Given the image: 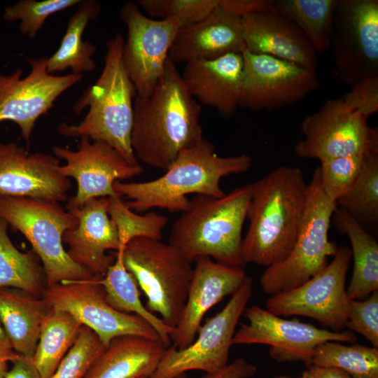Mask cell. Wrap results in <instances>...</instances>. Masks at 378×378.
<instances>
[{
	"mask_svg": "<svg viewBox=\"0 0 378 378\" xmlns=\"http://www.w3.org/2000/svg\"><path fill=\"white\" fill-rule=\"evenodd\" d=\"M201 106L169 58L151 93L136 95L131 144L137 160L166 171L179 153L203 138Z\"/></svg>",
	"mask_w": 378,
	"mask_h": 378,
	"instance_id": "obj_1",
	"label": "cell"
},
{
	"mask_svg": "<svg viewBox=\"0 0 378 378\" xmlns=\"http://www.w3.org/2000/svg\"><path fill=\"white\" fill-rule=\"evenodd\" d=\"M307 185L300 167L286 165L252 183L249 224L242 243L245 265L267 267L288 256L304 216Z\"/></svg>",
	"mask_w": 378,
	"mask_h": 378,
	"instance_id": "obj_2",
	"label": "cell"
},
{
	"mask_svg": "<svg viewBox=\"0 0 378 378\" xmlns=\"http://www.w3.org/2000/svg\"><path fill=\"white\" fill-rule=\"evenodd\" d=\"M252 158L243 153L222 157L214 144L203 139L181 151L160 177L144 182L117 181L113 188L127 200V206L138 213L159 208L170 212H183L190 202V194L221 197L225 195L220 180L231 174L247 172Z\"/></svg>",
	"mask_w": 378,
	"mask_h": 378,
	"instance_id": "obj_3",
	"label": "cell"
},
{
	"mask_svg": "<svg viewBox=\"0 0 378 378\" xmlns=\"http://www.w3.org/2000/svg\"><path fill=\"white\" fill-rule=\"evenodd\" d=\"M124 42L120 34L106 42L99 78L84 90L73 107L77 115L88 107L87 114L77 125L59 123L57 132L68 138L88 137L105 142L127 162L136 164L139 162L131 144L136 91L123 64Z\"/></svg>",
	"mask_w": 378,
	"mask_h": 378,
	"instance_id": "obj_4",
	"label": "cell"
},
{
	"mask_svg": "<svg viewBox=\"0 0 378 378\" xmlns=\"http://www.w3.org/2000/svg\"><path fill=\"white\" fill-rule=\"evenodd\" d=\"M252 183L221 197L197 195L172 226L169 244L190 262L206 256L242 269V230L247 218Z\"/></svg>",
	"mask_w": 378,
	"mask_h": 378,
	"instance_id": "obj_5",
	"label": "cell"
},
{
	"mask_svg": "<svg viewBox=\"0 0 378 378\" xmlns=\"http://www.w3.org/2000/svg\"><path fill=\"white\" fill-rule=\"evenodd\" d=\"M0 217L20 231L42 262L47 286L94 276L74 262L63 247V236L78 225L76 217L59 202L0 196Z\"/></svg>",
	"mask_w": 378,
	"mask_h": 378,
	"instance_id": "obj_6",
	"label": "cell"
},
{
	"mask_svg": "<svg viewBox=\"0 0 378 378\" xmlns=\"http://www.w3.org/2000/svg\"><path fill=\"white\" fill-rule=\"evenodd\" d=\"M337 203L324 193L318 167L307 185L304 216L295 244L281 262L267 267L260 277L262 290L270 295L295 288L328 264L339 247L329 240L328 231Z\"/></svg>",
	"mask_w": 378,
	"mask_h": 378,
	"instance_id": "obj_7",
	"label": "cell"
},
{
	"mask_svg": "<svg viewBox=\"0 0 378 378\" xmlns=\"http://www.w3.org/2000/svg\"><path fill=\"white\" fill-rule=\"evenodd\" d=\"M125 268L145 294L146 308L176 328L192 275V262L169 243L135 238L122 251Z\"/></svg>",
	"mask_w": 378,
	"mask_h": 378,
	"instance_id": "obj_8",
	"label": "cell"
},
{
	"mask_svg": "<svg viewBox=\"0 0 378 378\" xmlns=\"http://www.w3.org/2000/svg\"><path fill=\"white\" fill-rule=\"evenodd\" d=\"M368 118L349 108L342 98L329 99L301 122L303 138L294 146L295 155L320 162L339 157L378 153V130Z\"/></svg>",
	"mask_w": 378,
	"mask_h": 378,
	"instance_id": "obj_9",
	"label": "cell"
},
{
	"mask_svg": "<svg viewBox=\"0 0 378 378\" xmlns=\"http://www.w3.org/2000/svg\"><path fill=\"white\" fill-rule=\"evenodd\" d=\"M253 290V279L246 276L224 308L200 327L193 342L182 349H166L155 372L150 378H173L190 370L206 374L227 366L235 328L246 310Z\"/></svg>",
	"mask_w": 378,
	"mask_h": 378,
	"instance_id": "obj_10",
	"label": "cell"
},
{
	"mask_svg": "<svg viewBox=\"0 0 378 378\" xmlns=\"http://www.w3.org/2000/svg\"><path fill=\"white\" fill-rule=\"evenodd\" d=\"M330 46L334 75L342 83L378 76V1L338 0Z\"/></svg>",
	"mask_w": 378,
	"mask_h": 378,
	"instance_id": "obj_11",
	"label": "cell"
},
{
	"mask_svg": "<svg viewBox=\"0 0 378 378\" xmlns=\"http://www.w3.org/2000/svg\"><path fill=\"white\" fill-rule=\"evenodd\" d=\"M351 257L350 248H338L325 268L302 284L272 295L265 309L279 316L309 317L340 332L346 327L348 317L345 284Z\"/></svg>",
	"mask_w": 378,
	"mask_h": 378,
	"instance_id": "obj_12",
	"label": "cell"
},
{
	"mask_svg": "<svg viewBox=\"0 0 378 378\" xmlns=\"http://www.w3.org/2000/svg\"><path fill=\"white\" fill-rule=\"evenodd\" d=\"M97 279L47 286L43 298L52 308L69 313L94 331L106 347L113 338L127 335L161 341L156 331L141 317L113 308Z\"/></svg>",
	"mask_w": 378,
	"mask_h": 378,
	"instance_id": "obj_13",
	"label": "cell"
},
{
	"mask_svg": "<svg viewBox=\"0 0 378 378\" xmlns=\"http://www.w3.org/2000/svg\"><path fill=\"white\" fill-rule=\"evenodd\" d=\"M120 17L127 30L122 52L125 68L136 95L147 96L164 73L181 24L174 20L150 18L133 2L123 5Z\"/></svg>",
	"mask_w": 378,
	"mask_h": 378,
	"instance_id": "obj_14",
	"label": "cell"
},
{
	"mask_svg": "<svg viewBox=\"0 0 378 378\" xmlns=\"http://www.w3.org/2000/svg\"><path fill=\"white\" fill-rule=\"evenodd\" d=\"M27 60L31 69L25 77L21 69L10 74H0V122H15L29 144L38 119L52 108L62 94L80 82L83 76L50 74L47 57Z\"/></svg>",
	"mask_w": 378,
	"mask_h": 378,
	"instance_id": "obj_15",
	"label": "cell"
},
{
	"mask_svg": "<svg viewBox=\"0 0 378 378\" xmlns=\"http://www.w3.org/2000/svg\"><path fill=\"white\" fill-rule=\"evenodd\" d=\"M247 323H241L232 344H262L270 346V355L279 362L303 361L311 365L315 349L328 342H355L351 331L318 328L298 320H287L259 306L246 309Z\"/></svg>",
	"mask_w": 378,
	"mask_h": 378,
	"instance_id": "obj_16",
	"label": "cell"
},
{
	"mask_svg": "<svg viewBox=\"0 0 378 378\" xmlns=\"http://www.w3.org/2000/svg\"><path fill=\"white\" fill-rule=\"evenodd\" d=\"M240 107L272 110L293 105L320 88L316 70L244 50Z\"/></svg>",
	"mask_w": 378,
	"mask_h": 378,
	"instance_id": "obj_17",
	"label": "cell"
},
{
	"mask_svg": "<svg viewBox=\"0 0 378 378\" xmlns=\"http://www.w3.org/2000/svg\"><path fill=\"white\" fill-rule=\"evenodd\" d=\"M79 139L76 150L57 146L52 148L53 155L66 162L60 165V173L77 183L76 193L68 200L66 210L80 207L93 198L118 195L113 188L117 181L130 179L144 172L139 163H130L108 144L88 137Z\"/></svg>",
	"mask_w": 378,
	"mask_h": 378,
	"instance_id": "obj_18",
	"label": "cell"
},
{
	"mask_svg": "<svg viewBox=\"0 0 378 378\" xmlns=\"http://www.w3.org/2000/svg\"><path fill=\"white\" fill-rule=\"evenodd\" d=\"M60 165L54 155L0 142V196L66 201L71 183L60 173Z\"/></svg>",
	"mask_w": 378,
	"mask_h": 378,
	"instance_id": "obj_19",
	"label": "cell"
},
{
	"mask_svg": "<svg viewBox=\"0 0 378 378\" xmlns=\"http://www.w3.org/2000/svg\"><path fill=\"white\" fill-rule=\"evenodd\" d=\"M172 346L182 349L195 340L206 313L227 295H233L246 275L242 269L218 263L206 256L197 258Z\"/></svg>",
	"mask_w": 378,
	"mask_h": 378,
	"instance_id": "obj_20",
	"label": "cell"
},
{
	"mask_svg": "<svg viewBox=\"0 0 378 378\" xmlns=\"http://www.w3.org/2000/svg\"><path fill=\"white\" fill-rule=\"evenodd\" d=\"M108 197H97L68 210L76 217L78 225L63 236L71 259L99 279L115 260L106 252L120 249L118 229L108 215Z\"/></svg>",
	"mask_w": 378,
	"mask_h": 378,
	"instance_id": "obj_21",
	"label": "cell"
},
{
	"mask_svg": "<svg viewBox=\"0 0 378 378\" xmlns=\"http://www.w3.org/2000/svg\"><path fill=\"white\" fill-rule=\"evenodd\" d=\"M246 49L241 19L219 7L202 20L181 27L169 58L175 64L214 59Z\"/></svg>",
	"mask_w": 378,
	"mask_h": 378,
	"instance_id": "obj_22",
	"label": "cell"
},
{
	"mask_svg": "<svg viewBox=\"0 0 378 378\" xmlns=\"http://www.w3.org/2000/svg\"><path fill=\"white\" fill-rule=\"evenodd\" d=\"M241 22L246 50L316 70L318 53L302 31L274 8L245 16Z\"/></svg>",
	"mask_w": 378,
	"mask_h": 378,
	"instance_id": "obj_23",
	"label": "cell"
},
{
	"mask_svg": "<svg viewBox=\"0 0 378 378\" xmlns=\"http://www.w3.org/2000/svg\"><path fill=\"white\" fill-rule=\"evenodd\" d=\"M244 62L241 53H229L186 64L184 83L191 95L204 105L230 117L240 107Z\"/></svg>",
	"mask_w": 378,
	"mask_h": 378,
	"instance_id": "obj_24",
	"label": "cell"
},
{
	"mask_svg": "<svg viewBox=\"0 0 378 378\" xmlns=\"http://www.w3.org/2000/svg\"><path fill=\"white\" fill-rule=\"evenodd\" d=\"M167 347L160 340L127 335L113 338L83 378H150Z\"/></svg>",
	"mask_w": 378,
	"mask_h": 378,
	"instance_id": "obj_25",
	"label": "cell"
},
{
	"mask_svg": "<svg viewBox=\"0 0 378 378\" xmlns=\"http://www.w3.org/2000/svg\"><path fill=\"white\" fill-rule=\"evenodd\" d=\"M51 308L43 298L0 288V321L15 353L33 358L41 325Z\"/></svg>",
	"mask_w": 378,
	"mask_h": 378,
	"instance_id": "obj_26",
	"label": "cell"
},
{
	"mask_svg": "<svg viewBox=\"0 0 378 378\" xmlns=\"http://www.w3.org/2000/svg\"><path fill=\"white\" fill-rule=\"evenodd\" d=\"M101 7L94 0H81L70 18L57 50L47 57L48 71L54 74L70 69L72 74L82 75L96 69L93 55L97 46L83 40V33L90 20L99 15Z\"/></svg>",
	"mask_w": 378,
	"mask_h": 378,
	"instance_id": "obj_27",
	"label": "cell"
},
{
	"mask_svg": "<svg viewBox=\"0 0 378 378\" xmlns=\"http://www.w3.org/2000/svg\"><path fill=\"white\" fill-rule=\"evenodd\" d=\"M337 229L349 239L354 270L346 295L357 300L378 290V244L358 222L338 206L332 217Z\"/></svg>",
	"mask_w": 378,
	"mask_h": 378,
	"instance_id": "obj_28",
	"label": "cell"
},
{
	"mask_svg": "<svg viewBox=\"0 0 378 378\" xmlns=\"http://www.w3.org/2000/svg\"><path fill=\"white\" fill-rule=\"evenodd\" d=\"M114 257L115 260L105 275L97 279L104 288L106 301L115 309L137 315L146 321L156 331L164 345L169 346L175 328L167 326L143 304L138 284L124 265L122 251H116Z\"/></svg>",
	"mask_w": 378,
	"mask_h": 378,
	"instance_id": "obj_29",
	"label": "cell"
},
{
	"mask_svg": "<svg viewBox=\"0 0 378 378\" xmlns=\"http://www.w3.org/2000/svg\"><path fill=\"white\" fill-rule=\"evenodd\" d=\"M8 225L0 217V288L43 298L47 281L40 259L33 250L22 252L15 246L8 234Z\"/></svg>",
	"mask_w": 378,
	"mask_h": 378,
	"instance_id": "obj_30",
	"label": "cell"
},
{
	"mask_svg": "<svg viewBox=\"0 0 378 378\" xmlns=\"http://www.w3.org/2000/svg\"><path fill=\"white\" fill-rule=\"evenodd\" d=\"M83 325L68 312L51 308L41 327L32 358L41 378H50L76 342Z\"/></svg>",
	"mask_w": 378,
	"mask_h": 378,
	"instance_id": "obj_31",
	"label": "cell"
},
{
	"mask_svg": "<svg viewBox=\"0 0 378 378\" xmlns=\"http://www.w3.org/2000/svg\"><path fill=\"white\" fill-rule=\"evenodd\" d=\"M338 0H273L275 11L290 20L319 54L331 46L334 13Z\"/></svg>",
	"mask_w": 378,
	"mask_h": 378,
	"instance_id": "obj_32",
	"label": "cell"
},
{
	"mask_svg": "<svg viewBox=\"0 0 378 378\" xmlns=\"http://www.w3.org/2000/svg\"><path fill=\"white\" fill-rule=\"evenodd\" d=\"M311 365L337 368L352 378H378V349L328 341L315 349Z\"/></svg>",
	"mask_w": 378,
	"mask_h": 378,
	"instance_id": "obj_33",
	"label": "cell"
},
{
	"mask_svg": "<svg viewBox=\"0 0 378 378\" xmlns=\"http://www.w3.org/2000/svg\"><path fill=\"white\" fill-rule=\"evenodd\" d=\"M365 229L378 222V153L366 154L363 169L349 192L337 201Z\"/></svg>",
	"mask_w": 378,
	"mask_h": 378,
	"instance_id": "obj_34",
	"label": "cell"
},
{
	"mask_svg": "<svg viewBox=\"0 0 378 378\" xmlns=\"http://www.w3.org/2000/svg\"><path fill=\"white\" fill-rule=\"evenodd\" d=\"M108 213L118 229L119 251H122L135 238L161 240L169 221L167 216L154 211L144 215L137 214L127 206L120 195L108 197Z\"/></svg>",
	"mask_w": 378,
	"mask_h": 378,
	"instance_id": "obj_35",
	"label": "cell"
},
{
	"mask_svg": "<svg viewBox=\"0 0 378 378\" xmlns=\"http://www.w3.org/2000/svg\"><path fill=\"white\" fill-rule=\"evenodd\" d=\"M81 0H20L5 8L3 17L8 22H20V31L29 38L36 37L50 15L77 6Z\"/></svg>",
	"mask_w": 378,
	"mask_h": 378,
	"instance_id": "obj_36",
	"label": "cell"
},
{
	"mask_svg": "<svg viewBox=\"0 0 378 378\" xmlns=\"http://www.w3.org/2000/svg\"><path fill=\"white\" fill-rule=\"evenodd\" d=\"M105 349L97 335L83 326L76 342L50 378H83Z\"/></svg>",
	"mask_w": 378,
	"mask_h": 378,
	"instance_id": "obj_37",
	"label": "cell"
},
{
	"mask_svg": "<svg viewBox=\"0 0 378 378\" xmlns=\"http://www.w3.org/2000/svg\"><path fill=\"white\" fill-rule=\"evenodd\" d=\"M365 155L344 156L320 162L321 187L330 200L337 202L349 192L363 169Z\"/></svg>",
	"mask_w": 378,
	"mask_h": 378,
	"instance_id": "obj_38",
	"label": "cell"
},
{
	"mask_svg": "<svg viewBox=\"0 0 378 378\" xmlns=\"http://www.w3.org/2000/svg\"><path fill=\"white\" fill-rule=\"evenodd\" d=\"M218 3L219 0H139L136 4L150 18L174 20L185 27L206 17Z\"/></svg>",
	"mask_w": 378,
	"mask_h": 378,
	"instance_id": "obj_39",
	"label": "cell"
},
{
	"mask_svg": "<svg viewBox=\"0 0 378 378\" xmlns=\"http://www.w3.org/2000/svg\"><path fill=\"white\" fill-rule=\"evenodd\" d=\"M346 327L360 333L378 348V292L363 301L349 300Z\"/></svg>",
	"mask_w": 378,
	"mask_h": 378,
	"instance_id": "obj_40",
	"label": "cell"
},
{
	"mask_svg": "<svg viewBox=\"0 0 378 378\" xmlns=\"http://www.w3.org/2000/svg\"><path fill=\"white\" fill-rule=\"evenodd\" d=\"M351 109L369 118L378 111V76L360 80L351 85L342 97Z\"/></svg>",
	"mask_w": 378,
	"mask_h": 378,
	"instance_id": "obj_41",
	"label": "cell"
},
{
	"mask_svg": "<svg viewBox=\"0 0 378 378\" xmlns=\"http://www.w3.org/2000/svg\"><path fill=\"white\" fill-rule=\"evenodd\" d=\"M273 0H219L218 6L227 13L242 18L273 9Z\"/></svg>",
	"mask_w": 378,
	"mask_h": 378,
	"instance_id": "obj_42",
	"label": "cell"
},
{
	"mask_svg": "<svg viewBox=\"0 0 378 378\" xmlns=\"http://www.w3.org/2000/svg\"><path fill=\"white\" fill-rule=\"evenodd\" d=\"M256 368L244 358H238L221 370L206 374L200 378H248L256 373Z\"/></svg>",
	"mask_w": 378,
	"mask_h": 378,
	"instance_id": "obj_43",
	"label": "cell"
},
{
	"mask_svg": "<svg viewBox=\"0 0 378 378\" xmlns=\"http://www.w3.org/2000/svg\"><path fill=\"white\" fill-rule=\"evenodd\" d=\"M12 363L10 370L6 374V378H41L32 358L20 355Z\"/></svg>",
	"mask_w": 378,
	"mask_h": 378,
	"instance_id": "obj_44",
	"label": "cell"
},
{
	"mask_svg": "<svg viewBox=\"0 0 378 378\" xmlns=\"http://www.w3.org/2000/svg\"><path fill=\"white\" fill-rule=\"evenodd\" d=\"M307 378H352L341 370L312 365L303 372Z\"/></svg>",
	"mask_w": 378,
	"mask_h": 378,
	"instance_id": "obj_45",
	"label": "cell"
},
{
	"mask_svg": "<svg viewBox=\"0 0 378 378\" xmlns=\"http://www.w3.org/2000/svg\"><path fill=\"white\" fill-rule=\"evenodd\" d=\"M0 352L2 353H15L9 342V340L4 330L2 324L0 321Z\"/></svg>",
	"mask_w": 378,
	"mask_h": 378,
	"instance_id": "obj_46",
	"label": "cell"
},
{
	"mask_svg": "<svg viewBox=\"0 0 378 378\" xmlns=\"http://www.w3.org/2000/svg\"><path fill=\"white\" fill-rule=\"evenodd\" d=\"M20 354L17 353H2L0 352V365L4 363L12 362L19 357Z\"/></svg>",
	"mask_w": 378,
	"mask_h": 378,
	"instance_id": "obj_47",
	"label": "cell"
},
{
	"mask_svg": "<svg viewBox=\"0 0 378 378\" xmlns=\"http://www.w3.org/2000/svg\"><path fill=\"white\" fill-rule=\"evenodd\" d=\"M8 363H4L0 365V378H6V374L8 371Z\"/></svg>",
	"mask_w": 378,
	"mask_h": 378,
	"instance_id": "obj_48",
	"label": "cell"
},
{
	"mask_svg": "<svg viewBox=\"0 0 378 378\" xmlns=\"http://www.w3.org/2000/svg\"><path fill=\"white\" fill-rule=\"evenodd\" d=\"M173 378H188V377L186 375V373H183V374L178 375V376H176V377H174Z\"/></svg>",
	"mask_w": 378,
	"mask_h": 378,
	"instance_id": "obj_49",
	"label": "cell"
},
{
	"mask_svg": "<svg viewBox=\"0 0 378 378\" xmlns=\"http://www.w3.org/2000/svg\"><path fill=\"white\" fill-rule=\"evenodd\" d=\"M301 378H307V377L302 375V377Z\"/></svg>",
	"mask_w": 378,
	"mask_h": 378,
	"instance_id": "obj_50",
	"label": "cell"
},
{
	"mask_svg": "<svg viewBox=\"0 0 378 378\" xmlns=\"http://www.w3.org/2000/svg\"><path fill=\"white\" fill-rule=\"evenodd\" d=\"M279 378H286V377H279Z\"/></svg>",
	"mask_w": 378,
	"mask_h": 378,
	"instance_id": "obj_51",
	"label": "cell"
}]
</instances>
